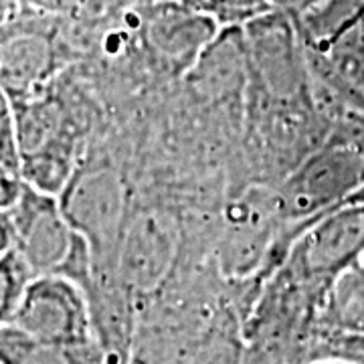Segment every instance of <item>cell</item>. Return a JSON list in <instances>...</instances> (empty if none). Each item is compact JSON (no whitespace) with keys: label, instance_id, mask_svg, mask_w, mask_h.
<instances>
[{"label":"cell","instance_id":"6da1fadb","mask_svg":"<svg viewBox=\"0 0 364 364\" xmlns=\"http://www.w3.org/2000/svg\"><path fill=\"white\" fill-rule=\"evenodd\" d=\"M249 57L245 107L272 146L301 142L314 124V73L296 16L269 11L243 26Z\"/></svg>","mask_w":364,"mask_h":364},{"label":"cell","instance_id":"7a4b0ae2","mask_svg":"<svg viewBox=\"0 0 364 364\" xmlns=\"http://www.w3.org/2000/svg\"><path fill=\"white\" fill-rule=\"evenodd\" d=\"M69 67L45 93L14 104L21 181L59 196L87 154L90 114Z\"/></svg>","mask_w":364,"mask_h":364},{"label":"cell","instance_id":"3957f363","mask_svg":"<svg viewBox=\"0 0 364 364\" xmlns=\"http://www.w3.org/2000/svg\"><path fill=\"white\" fill-rule=\"evenodd\" d=\"M364 184V128L338 126L328 132L273 191L279 225L296 235L326 213L342 207Z\"/></svg>","mask_w":364,"mask_h":364},{"label":"cell","instance_id":"277c9868","mask_svg":"<svg viewBox=\"0 0 364 364\" xmlns=\"http://www.w3.org/2000/svg\"><path fill=\"white\" fill-rule=\"evenodd\" d=\"M77 63V45L59 14L25 6L0 25V85L13 104L45 93Z\"/></svg>","mask_w":364,"mask_h":364},{"label":"cell","instance_id":"5b68a950","mask_svg":"<svg viewBox=\"0 0 364 364\" xmlns=\"http://www.w3.org/2000/svg\"><path fill=\"white\" fill-rule=\"evenodd\" d=\"M59 203L73 231L85 239L93 282H112L122 237L128 227V193L119 172L90 152L69 178Z\"/></svg>","mask_w":364,"mask_h":364},{"label":"cell","instance_id":"8992f818","mask_svg":"<svg viewBox=\"0 0 364 364\" xmlns=\"http://www.w3.org/2000/svg\"><path fill=\"white\" fill-rule=\"evenodd\" d=\"M296 21L314 79L364 102V0H322Z\"/></svg>","mask_w":364,"mask_h":364},{"label":"cell","instance_id":"52a82bcc","mask_svg":"<svg viewBox=\"0 0 364 364\" xmlns=\"http://www.w3.org/2000/svg\"><path fill=\"white\" fill-rule=\"evenodd\" d=\"M363 255L364 203H346L304 227L277 267H284L301 284L326 291Z\"/></svg>","mask_w":364,"mask_h":364},{"label":"cell","instance_id":"ba28073f","mask_svg":"<svg viewBox=\"0 0 364 364\" xmlns=\"http://www.w3.org/2000/svg\"><path fill=\"white\" fill-rule=\"evenodd\" d=\"M178 247L181 231L168 213L146 210L130 219L117 249L114 282L132 304L150 299L164 287Z\"/></svg>","mask_w":364,"mask_h":364},{"label":"cell","instance_id":"9c48e42d","mask_svg":"<svg viewBox=\"0 0 364 364\" xmlns=\"http://www.w3.org/2000/svg\"><path fill=\"white\" fill-rule=\"evenodd\" d=\"M9 326L53 344H100L85 291L61 275L35 277L26 287L25 298Z\"/></svg>","mask_w":364,"mask_h":364},{"label":"cell","instance_id":"30bf717a","mask_svg":"<svg viewBox=\"0 0 364 364\" xmlns=\"http://www.w3.org/2000/svg\"><path fill=\"white\" fill-rule=\"evenodd\" d=\"M14 251L39 275H59L81 241L61 208L59 196L41 193L23 182L21 195L9 208Z\"/></svg>","mask_w":364,"mask_h":364},{"label":"cell","instance_id":"8fae6325","mask_svg":"<svg viewBox=\"0 0 364 364\" xmlns=\"http://www.w3.org/2000/svg\"><path fill=\"white\" fill-rule=\"evenodd\" d=\"M132 6V4H130ZM134 31L148 55L170 73L184 75L203 55L221 26L181 0L132 6Z\"/></svg>","mask_w":364,"mask_h":364},{"label":"cell","instance_id":"7c38bea8","mask_svg":"<svg viewBox=\"0 0 364 364\" xmlns=\"http://www.w3.org/2000/svg\"><path fill=\"white\" fill-rule=\"evenodd\" d=\"M191 87L213 102L247 100L249 57L243 28H221L186 73Z\"/></svg>","mask_w":364,"mask_h":364},{"label":"cell","instance_id":"4fadbf2b","mask_svg":"<svg viewBox=\"0 0 364 364\" xmlns=\"http://www.w3.org/2000/svg\"><path fill=\"white\" fill-rule=\"evenodd\" d=\"M0 364H122L102 344L65 346L33 338L14 326H0Z\"/></svg>","mask_w":364,"mask_h":364},{"label":"cell","instance_id":"5bb4252c","mask_svg":"<svg viewBox=\"0 0 364 364\" xmlns=\"http://www.w3.org/2000/svg\"><path fill=\"white\" fill-rule=\"evenodd\" d=\"M184 6L205 14L221 28H243L251 21L273 11L267 0H181Z\"/></svg>","mask_w":364,"mask_h":364},{"label":"cell","instance_id":"9a60e30c","mask_svg":"<svg viewBox=\"0 0 364 364\" xmlns=\"http://www.w3.org/2000/svg\"><path fill=\"white\" fill-rule=\"evenodd\" d=\"M33 279L35 273L14 249L0 259V326L13 322Z\"/></svg>","mask_w":364,"mask_h":364},{"label":"cell","instance_id":"2e32d148","mask_svg":"<svg viewBox=\"0 0 364 364\" xmlns=\"http://www.w3.org/2000/svg\"><path fill=\"white\" fill-rule=\"evenodd\" d=\"M0 164L21 176L18 148H16V119L14 104L0 85Z\"/></svg>","mask_w":364,"mask_h":364},{"label":"cell","instance_id":"e0dca14e","mask_svg":"<svg viewBox=\"0 0 364 364\" xmlns=\"http://www.w3.org/2000/svg\"><path fill=\"white\" fill-rule=\"evenodd\" d=\"M322 358H338V360H352V363H363L364 364V334L358 338L344 340L338 342L334 346H330L328 350L322 352Z\"/></svg>","mask_w":364,"mask_h":364},{"label":"cell","instance_id":"ac0fdd59","mask_svg":"<svg viewBox=\"0 0 364 364\" xmlns=\"http://www.w3.org/2000/svg\"><path fill=\"white\" fill-rule=\"evenodd\" d=\"M23 181L14 172L0 164V210H9L21 195Z\"/></svg>","mask_w":364,"mask_h":364},{"label":"cell","instance_id":"d6986e66","mask_svg":"<svg viewBox=\"0 0 364 364\" xmlns=\"http://www.w3.org/2000/svg\"><path fill=\"white\" fill-rule=\"evenodd\" d=\"M272 4L273 11H284L296 18H301L304 14L314 11L322 0H267Z\"/></svg>","mask_w":364,"mask_h":364},{"label":"cell","instance_id":"ffe728a7","mask_svg":"<svg viewBox=\"0 0 364 364\" xmlns=\"http://www.w3.org/2000/svg\"><path fill=\"white\" fill-rule=\"evenodd\" d=\"M14 249V229L9 210H0V259Z\"/></svg>","mask_w":364,"mask_h":364},{"label":"cell","instance_id":"44dd1931","mask_svg":"<svg viewBox=\"0 0 364 364\" xmlns=\"http://www.w3.org/2000/svg\"><path fill=\"white\" fill-rule=\"evenodd\" d=\"M73 0H25L26 6L35 9V11H41V13H49V14H63L69 11Z\"/></svg>","mask_w":364,"mask_h":364},{"label":"cell","instance_id":"7402d4cb","mask_svg":"<svg viewBox=\"0 0 364 364\" xmlns=\"http://www.w3.org/2000/svg\"><path fill=\"white\" fill-rule=\"evenodd\" d=\"M25 6V0H0V25Z\"/></svg>","mask_w":364,"mask_h":364},{"label":"cell","instance_id":"603a6c76","mask_svg":"<svg viewBox=\"0 0 364 364\" xmlns=\"http://www.w3.org/2000/svg\"><path fill=\"white\" fill-rule=\"evenodd\" d=\"M308 364H363V363H352V360H338V358H322V360H312Z\"/></svg>","mask_w":364,"mask_h":364},{"label":"cell","instance_id":"cb8c5ba5","mask_svg":"<svg viewBox=\"0 0 364 364\" xmlns=\"http://www.w3.org/2000/svg\"><path fill=\"white\" fill-rule=\"evenodd\" d=\"M126 4L132 6H146V4H156V2H164V0H124Z\"/></svg>","mask_w":364,"mask_h":364},{"label":"cell","instance_id":"d4e9b609","mask_svg":"<svg viewBox=\"0 0 364 364\" xmlns=\"http://www.w3.org/2000/svg\"><path fill=\"white\" fill-rule=\"evenodd\" d=\"M348 203H364V184H363V188H360V191H358L356 195L352 196Z\"/></svg>","mask_w":364,"mask_h":364},{"label":"cell","instance_id":"484cf974","mask_svg":"<svg viewBox=\"0 0 364 364\" xmlns=\"http://www.w3.org/2000/svg\"><path fill=\"white\" fill-rule=\"evenodd\" d=\"M358 265H360V267H363V269H364V255H363V259L358 261Z\"/></svg>","mask_w":364,"mask_h":364}]
</instances>
